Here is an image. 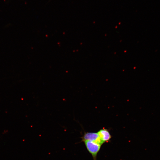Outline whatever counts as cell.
Listing matches in <instances>:
<instances>
[{
  "label": "cell",
  "mask_w": 160,
  "mask_h": 160,
  "mask_svg": "<svg viewBox=\"0 0 160 160\" xmlns=\"http://www.w3.org/2000/svg\"><path fill=\"white\" fill-rule=\"evenodd\" d=\"M84 142L87 150L92 156L93 160H97V155L102 145L89 140Z\"/></svg>",
  "instance_id": "6da1fadb"
},
{
  "label": "cell",
  "mask_w": 160,
  "mask_h": 160,
  "mask_svg": "<svg viewBox=\"0 0 160 160\" xmlns=\"http://www.w3.org/2000/svg\"><path fill=\"white\" fill-rule=\"evenodd\" d=\"M81 142L89 140L102 145L104 143L101 141L97 133L84 132L81 137Z\"/></svg>",
  "instance_id": "7a4b0ae2"
},
{
  "label": "cell",
  "mask_w": 160,
  "mask_h": 160,
  "mask_svg": "<svg viewBox=\"0 0 160 160\" xmlns=\"http://www.w3.org/2000/svg\"><path fill=\"white\" fill-rule=\"evenodd\" d=\"M97 133L100 139L103 143L109 142L112 137L109 131L105 128L99 130Z\"/></svg>",
  "instance_id": "3957f363"
}]
</instances>
